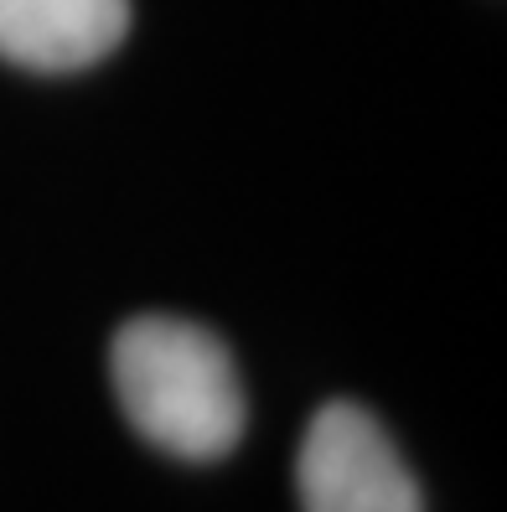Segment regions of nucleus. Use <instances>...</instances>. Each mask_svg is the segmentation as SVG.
Instances as JSON below:
<instances>
[{
	"mask_svg": "<svg viewBox=\"0 0 507 512\" xmlns=\"http://www.w3.org/2000/svg\"><path fill=\"white\" fill-rule=\"evenodd\" d=\"M109 373L135 435L176 461L213 466L244 440V383L228 347L197 321L135 316L109 347Z\"/></svg>",
	"mask_w": 507,
	"mask_h": 512,
	"instance_id": "obj_1",
	"label": "nucleus"
},
{
	"mask_svg": "<svg viewBox=\"0 0 507 512\" xmlns=\"http://www.w3.org/2000/svg\"><path fill=\"white\" fill-rule=\"evenodd\" d=\"M301 512H425L420 481L363 404H326L295 456Z\"/></svg>",
	"mask_w": 507,
	"mask_h": 512,
	"instance_id": "obj_2",
	"label": "nucleus"
},
{
	"mask_svg": "<svg viewBox=\"0 0 507 512\" xmlns=\"http://www.w3.org/2000/svg\"><path fill=\"white\" fill-rule=\"evenodd\" d=\"M125 32L130 0H0V57L32 73L94 68Z\"/></svg>",
	"mask_w": 507,
	"mask_h": 512,
	"instance_id": "obj_3",
	"label": "nucleus"
}]
</instances>
